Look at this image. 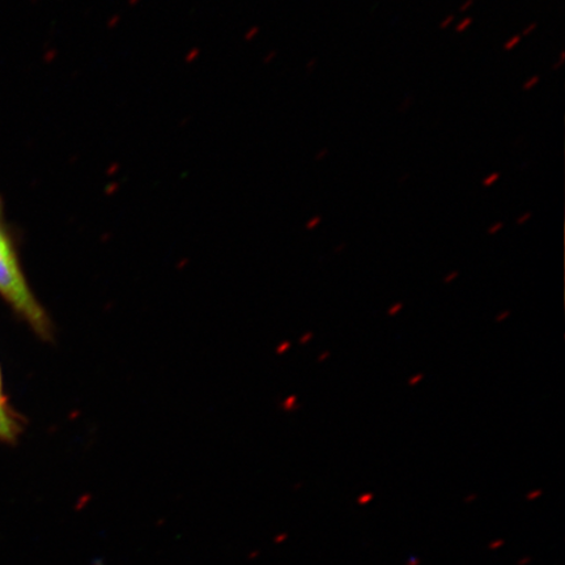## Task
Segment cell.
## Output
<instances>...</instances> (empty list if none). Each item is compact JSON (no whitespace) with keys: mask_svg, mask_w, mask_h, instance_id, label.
<instances>
[{"mask_svg":"<svg viewBox=\"0 0 565 565\" xmlns=\"http://www.w3.org/2000/svg\"><path fill=\"white\" fill-rule=\"evenodd\" d=\"M522 38L521 34H514L513 38L504 42L503 49L505 52H512L515 47L521 44Z\"/></svg>","mask_w":565,"mask_h":565,"instance_id":"3957f363","label":"cell"},{"mask_svg":"<svg viewBox=\"0 0 565 565\" xmlns=\"http://www.w3.org/2000/svg\"><path fill=\"white\" fill-rule=\"evenodd\" d=\"M456 20V17L455 15H448L447 18H444L441 21H440V30L445 31V30H448V28L454 24V21Z\"/></svg>","mask_w":565,"mask_h":565,"instance_id":"ba28073f","label":"cell"},{"mask_svg":"<svg viewBox=\"0 0 565 565\" xmlns=\"http://www.w3.org/2000/svg\"><path fill=\"white\" fill-rule=\"evenodd\" d=\"M0 296L31 324L42 338H51L52 323L33 292L21 270L15 246L7 230L2 209H0Z\"/></svg>","mask_w":565,"mask_h":565,"instance_id":"6da1fadb","label":"cell"},{"mask_svg":"<svg viewBox=\"0 0 565 565\" xmlns=\"http://www.w3.org/2000/svg\"><path fill=\"white\" fill-rule=\"evenodd\" d=\"M530 218H532V212H525L524 215H521L518 218V224L519 225L525 224L527 221H530Z\"/></svg>","mask_w":565,"mask_h":565,"instance_id":"4fadbf2b","label":"cell"},{"mask_svg":"<svg viewBox=\"0 0 565 565\" xmlns=\"http://www.w3.org/2000/svg\"><path fill=\"white\" fill-rule=\"evenodd\" d=\"M402 308V303H398L397 307H394L392 310H391V315L393 316L394 313H397L398 310Z\"/></svg>","mask_w":565,"mask_h":565,"instance_id":"2e32d148","label":"cell"},{"mask_svg":"<svg viewBox=\"0 0 565 565\" xmlns=\"http://www.w3.org/2000/svg\"><path fill=\"white\" fill-rule=\"evenodd\" d=\"M422 377V374H419V376H416L414 380L409 381V384L414 385L415 383H418V381H420Z\"/></svg>","mask_w":565,"mask_h":565,"instance_id":"e0dca14e","label":"cell"},{"mask_svg":"<svg viewBox=\"0 0 565 565\" xmlns=\"http://www.w3.org/2000/svg\"><path fill=\"white\" fill-rule=\"evenodd\" d=\"M455 277H457V273H455L454 275H451V277H449V278L447 279V281H449V280L454 279Z\"/></svg>","mask_w":565,"mask_h":565,"instance_id":"d6986e66","label":"cell"},{"mask_svg":"<svg viewBox=\"0 0 565 565\" xmlns=\"http://www.w3.org/2000/svg\"><path fill=\"white\" fill-rule=\"evenodd\" d=\"M409 177H412V174H404L401 177L402 180H399V182H405L407 181V179H409Z\"/></svg>","mask_w":565,"mask_h":565,"instance_id":"ac0fdd59","label":"cell"},{"mask_svg":"<svg viewBox=\"0 0 565 565\" xmlns=\"http://www.w3.org/2000/svg\"><path fill=\"white\" fill-rule=\"evenodd\" d=\"M472 6H475V0H466V2L459 7V12H468Z\"/></svg>","mask_w":565,"mask_h":565,"instance_id":"7c38bea8","label":"cell"},{"mask_svg":"<svg viewBox=\"0 0 565 565\" xmlns=\"http://www.w3.org/2000/svg\"><path fill=\"white\" fill-rule=\"evenodd\" d=\"M472 23H475V18L472 17L462 19L455 28L456 33H463L468 31Z\"/></svg>","mask_w":565,"mask_h":565,"instance_id":"277c9868","label":"cell"},{"mask_svg":"<svg viewBox=\"0 0 565 565\" xmlns=\"http://www.w3.org/2000/svg\"><path fill=\"white\" fill-rule=\"evenodd\" d=\"M320 222H321V217H315V218H312V222H310L308 227L313 228V227H316V225L320 224Z\"/></svg>","mask_w":565,"mask_h":565,"instance_id":"9a60e30c","label":"cell"},{"mask_svg":"<svg viewBox=\"0 0 565 565\" xmlns=\"http://www.w3.org/2000/svg\"><path fill=\"white\" fill-rule=\"evenodd\" d=\"M536 30H539V23L534 21V23H530L524 31L521 33V38H527V35L534 33Z\"/></svg>","mask_w":565,"mask_h":565,"instance_id":"52a82bcc","label":"cell"},{"mask_svg":"<svg viewBox=\"0 0 565 565\" xmlns=\"http://www.w3.org/2000/svg\"><path fill=\"white\" fill-rule=\"evenodd\" d=\"M501 179L500 172H492L491 174L487 175L486 179L482 181V185L484 188H491Z\"/></svg>","mask_w":565,"mask_h":565,"instance_id":"8992f818","label":"cell"},{"mask_svg":"<svg viewBox=\"0 0 565 565\" xmlns=\"http://www.w3.org/2000/svg\"><path fill=\"white\" fill-rule=\"evenodd\" d=\"M413 102H414V97L412 95H407L405 100L402 102V104H401L402 106H399L398 110L401 113H406L409 109V106H412Z\"/></svg>","mask_w":565,"mask_h":565,"instance_id":"9c48e42d","label":"cell"},{"mask_svg":"<svg viewBox=\"0 0 565 565\" xmlns=\"http://www.w3.org/2000/svg\"><path fill=\"white\" fill-rule=\"evenodd\" d=\"M565 63V49H562V52L559 54V60H557L556 63H554L553 70L557 71L561 70L564 66Z\"/></svg>","mask_w":565,"mask_h":565,"instance_id":"8fae6325","label":"cell"},{"mask_svg":"<svg viewBox=\"0 0 565 565\" xmlns=\"http://www.w3.org/2000/svg\"><path fill=\"white\" fill-rule=\"evenodd\" d=\"M330 150L328 147L322 148L320 152L316 154V161L327 160L329 158Z\"/></svg>","mask_w":565,"mask_h":565,"instance_id":"30bf717a","label":"cell"},{"mask_svg":"<svg viewBox=\"0 0 565 565\" xmlns=\"http://www.w3.org/2000/svg\"><path fill=\"white\" fill-rule=\"evenodd\" d=\"M20 434V423L12 408L7 404L3 393L2 372H0V443H13Z\"/></svg>","mask_w":565,"mask_h":565,"instance_id":"7a4b0ae2","label":"cell"},{"mask_svg":"<svg viewBox=\"0 0 565 565\" xmlns=\"http://www.w3.org/2000/svg\"><path fill=\"white\" fill-rule=\"evenodd\" d=\"M540 82H541L540 75H534L532 77H529V79L524 84H522V90H525V92L532 90L536 86H539Z\"/></svg>","mask_w":565,"mask_h":565,"instance_id":"5b68a950","label":"cell"},{"mask_svg":"<svg viewBox=\"0 0 565 565\" xmlns=\"http://www.w3.org/2000/svg\"><path fill=\"white\" fill-rule=\"evenodd\" d=\"M504 228V223H497L492 225V227L489 230L490 235H494V233H498L500 230Z\"/></svg>","mask_w":565,"mask_h":565,"instance_id":"5bb4252c","label":"cell"}]
</instances>
